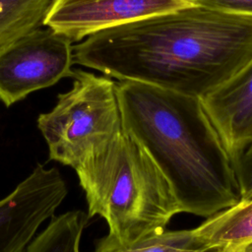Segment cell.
Masks as SVG:
<instances>
[{"instance_id":"3957f363","label":"cell","mask_w":252,"mask_h":252,"mask_svg":"<svg viewBox=\"0 0 252 252\" xmlns=\"http://www.w3.org/2000/svg\"><path fill=\"white\" fill-rule=\"evenodd\" d=\"M88 204L108 224V239L129 245L164 230L181 213L174 192L158 165L124 131L76 170Z\"/></svg>"},{"instance_id":"5b68a950","label":"cell","mask_w":252,"mask_h":252,"mask_svg":"<svg viewBox=\"0 0 252 252\" xmlns=\"http://www.w3.org/2000/svg\"><path fill=\"white\" fill-rule=\"evenodd\" d=\"M73 42L50 28L32 30L0 46V100L8 107L72 77Z\"/></svg>"},{"instance_id":"8fae6325","label":"cell","mask_w":252,"mask_h":252,"mask_svg":"<svg viewBox=\"0 0 252 252\" xmlns=\"http://www.w3.org/2000/svg\"><path fill=\"white\" fill-rule=\"evenodd\" d=\"M52 0H0V46L43 26Z\"/></svg>"},{"instance_id":"7c38bea8","label":"cell","mask_w":252,"mask_h":252,"mask_svg":"<svg viewBox=\"0 0 252 252\" xmlns=\"http://www.w3.org/2000/svg\"><path fill=\"white\" fill-rule=\"evenodd\" d=\"M240 200L252 197V143L234 162Z\"/></svg>"},{"instance_id":"52a82bcc","label":"cell","mask_w":252,"mask_h":252,"mask_svg":"<svg viewBox=\"0 0 252 252\" xmlns=\"http://www.w3.org/2000/svg\"><path fill=\"white\" fill-rule=\"evenodd\" d=\"M201 100L235 162L252 143V57Z\"/></svg>"},{"instance_id":"5bb4252c","label":"cell","mask_w":252,"mask_h":252,"mask_svg":"<svg viewBox=\"0 0 252 252\" xmlns=\"http://www.w3.org/2000/svg\"><path fill=\"white\" fill-rule=\"evenodd\" d=\"M239 252H252V240L239 247Z\"/></svg>"},{"instance_id":"9a60e30c","label":"cell","mask_w":252,"mask_h":252,"mask_svg":"<svg viewBox=\"0 0 252 252\" xmlns=\"http://www.w3.org/2000/svg\"><path fill=\"white\" fill-rule=\"evenodd\" d=\"M219 252H239V247L238 248H224V249H220Z\"/></svg>"},{"instance_id":"6da1fadb","label":"cell","mask_w":252,"mask_h":252,"mask_svg":"<svg viewBox=\"0 0 252 252\" xmlns=\"http://www.w3.org/2000/svg\"><path fill=\"white\" fill-rule=\"evenodd\" d=\"M252 57V17L193 4L74 45L75 63L110 78L202 98Z\"/></svg>"},{"instance_id":"9c48e42d","label":"cell","mask_w":252,"mask_h":252,"mask_svg":"<svg viewBox=\"0 0 252 252\" xmlns=\"http://www.w3.org/2000/svg\"><path fill=\"white\" fill-rule=\"evenodd\" d=\"M192 229L161 230L129 245H120L106 236L95 243L94 252H219Z\"/></svg>"},{"instance_id":"30bf717a","label":"cell","mask_w":252,"mask_h":252,"mask_svg":"<svg viewBox=\"0 0 252 252\" xmlns=\"http://www.w3.org/2000/svg\"><path fill=\"white\" fill-rule=\"evenodd\" d=\"M87 220L88 215L79 210L53 216L25 252H81L80 242Z\"/></svg>"},{"instance_id":"ba28073f","label":"cell","mask_w":252,"mask_h":252,"mask_svg":"<svg viewBox=\"0 0 252 252\" xmlns=\"http://www.w3.org/2000/svg\"><path fill=\"white\" fill-rule=\"evenodd\" d=\"M212 248H238L252 240V197L238 201L194 228Z\"/></svg>"},{"instance_id":"4fadbf2b","label":"cell","mask_w":252,"mask_h":252,"mask_svg":"<svg viewBox=\"0 0 252 252\" xmlns=\"http://www.w3.org/2000/svg\"><path fill=\"white\" fill-rule=\"evenodd\" d=\"M194 4L218 11L252 17V0H191Z\"/></svg>"},{"instance_id":"8992f818","label":"cell","mask_w":252,"mask_h":252,"mask_svg":"<svg viewBox=\"0 0 252 252\" xmlns=\"http://www.w3.org/2000/svg\"><path fill=\"white\" fill-rule=\"evenodd\" d=\"M191 0H52L43 26L82 41L98 32L193 5Z\"/></svg>"},{"instance_id":"277c9868","label":"cell","mask_w":252,"mask_h":252,"mask_svg":"<svg viewBox=\"0 0 252 252\" xmlns=\"http://www.w3.org/2000/svg\"><path fill=\"white\" fill-rule=\"evenodd\" d=\"M72 88L54 107L39 114L37 128L49 159L77 169L123 132L116 82L108 76L74 71Z\"/></svg>"},{"instance_id":"7a4b0ae2","label":"cell","mask_w":252,"mask_h":252,"mask_svg":"<svg viewBox=\"0 0 252 252\" xmlns=\"http://www.w3.org/2000/svg\"><path fill=\"white\" fill-rule=\"evenodd\" d=\"M116 94L125 132L169 182L181 213L210 218L240 201L233 159L200 97L121 80Z\"/></svg>"}]
</instances>
